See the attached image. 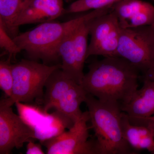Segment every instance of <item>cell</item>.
Masks as SVG:
<instances>
[{"mask_svg":"<svg viewBox=\"0 0 154 154\" xmlns=\"http://www.w3.org/2000/svg\"><path fill=\"white\" fill-rule=\"evenodd\" d=\"M12 106L0 102V154H9L14 148L37 138L36 131L19 116Z\"/></svg>","mask_w":154,"mask_h":154,"instance_id":"cell-9","label":"cell"},{"mask_svg":"<svg viewBox=\"0 0 154 154\" xmlns=\"http://www.w3.org/2000/svg\"><path fill=\"white\" fill-rule=\"evenodd\" d=\"M152 27V28L154 29V23L152 25H151Z\"/></svg>","mask_w":154,"mask_h":154,"instance_id":"cell-22","label":"cell"},{"mask_svg":"<svg viewBox=\"0 0 154 154\" xmlns=\"http://www.w3.org/2000/svg\"><path fill=\"white\" fill-rule=\"evenodd\" d=\"M10 57L6 60L0 61V88L5 94L6 98H10L13 93L14 86L12 64Z\"/></svg>","mask_w":154,"mask_h":154,"instance_id":"cell-18","label":"cell"},{"mask_svg":"<svg viewBox=\"0 0 154 154\" xmlns=\"http://www.w3.org/2000/svg\"><path fill=\"white\" fill-rule=\"evenodd\" d=\"M122 0H77L66 9L65 14H75L110 7ZM154 2V0H151Z\"/></svg>","mask_w":154,"mask_h":154,"instance_id":"cell-17","label":"cell"},{"mask_svg":"<svg viewBox=\"0 0 154 154\" xmlns=\"http://www.w3.org/2000/svg\"><path fill=\"white\" fill-rule=\"evenodd\" d=\"M61 68V64L48 66L32 60H22L12 64L13 93L11 97L3 100L10 106L17 102L30 103L35 99L42 102L43 89L48 78L54 71Z\"/></svg>","mask_w":154,"mask_h":154,"instance_id":"cell-4","label":"cell"},{"mask_svg":"<svg viewBox=\"0 0 154 154\" xmlns=\"http://www.w3.org/2000/svg\"><path fill=\"white\" fill-rule=\"evenodd\" d=\"M111 10L110 6L91 11L66 22L52 21L41 23L31 30L18 34L14 40L32 60H42L44 62L56 60L60 57L58 53L59 46L69 34L83 23Z\"/></svg>","mask_w":154,"mask_h":154,"instance_id":"cell-2","label":"cell"},{"mask_svg":"<svg viewBox=\"0 0 154 154\" xmlns=\"http://www.w3.org/2000/svg\"><path fill=\"white\" fill-rule=\"evenodd\" d=\"M65 11L63 0H32L17 17L15 27L19 30L21 25L54 21Z\"/></svg>","mask_w":154,"mask_h":154,"instance_id":"cell-12","label":"cell"},{"mask_svg":"<svg viewBox=\"0 0 154 154\" xmlns=\"http://www.w3.org/2000/svg\"><path fill=\"white\" fill-rule=\"evenodd\" d=\"M87 94L82 86L76 83L54 108L63 117L67 119L74 124L82 114L80 106L83 102H85Z\"/></svg>","mask_w":154,"mask_h":154,"instance_id":"cell-15","label":"cell"},{"mask_svg":"<svg viewBox=\"0 0 154 154\" xmlns=\"http://www.w3.org/2000/svg\"><path fill=\"white\" fill-rule=\"evenodd\" d=\"M89 120L88 111L83 112L69 131L42 141L47 154H96L94 139L88 140Z\"/></svg>","mask_w":154,"mask_h":154,"instance_id":"cell-7","label":"cell"},{"mask_svg":"<svg viewBox=\"0 0 154 154\" xmlns=\"http://www.w3.org/2000/svg\"><path fill=\"white\" fill-rule=\"evenodd\" d=\"M142 77L143 79H148L154 81V65L152 67L143 73Z\"/></svg>","mask_w":154,"mask_h":154,"instance_id":"cell-21","label":"cell"},{"mask_svg":"<svg viewBox=\"0 0 154 154\" xmlns=\"http://www.w3.org/2000/svg\"><path fill=\"white\" fill-rule=\"evenodd\" d=\"M32 0H0V22L14 38L19 34L15 23L20 13Z\"/></svg>","mask_w":154,"mask_h":154,"instance_id":"cell-16","label":"cell"},{"mask_svg":"<svg viewBox=\"0 0 154 154\" xmlns=\"http://www.w3.org/2000/svg\"><path fill=\"white\" fill-rule=\"evenodd\" d=\"M0 46L10 54V58L22 51L14 41V38L9 35L1 22H0Z\"/></svg>","mask_w":154,"mask_h":154,"instance_id":"cell-19","label":"cell"},{"mask_svg":"<svg viewBox=\"0 0 154 154\" xmlns=\"http://www.w3.org/2000/svg\"><path fill=\"white\" fill-rule=\"evenodd\" d=\"M93 19L83 23L72 31L64 38L58 48L62 60L61 69L67 77L79 85L85 75L83 69L87 59L88 37Z\"/></svg>","mask_w":154,"mask_h":154,"instance_id":"cell-6","label":"cell"},{"mask_svg":"<svg viewBox=\"0 0 154 154\" xmlns=\"http://www.w3.org/2000/svg\"><path fill=\"white\" fill-rule=\"evenodd\" d=\"M117 57L123 58L143 73L154 65V29L151 25L122 28Z\"/></svg>","mask_w":154,"mask_h":154,"instance_id":"cell-5","label":"cell"},{"mask_svg":"<svg viewBox=\"0 0 154 154\" xmlns=\"http://www.w3.org/2000/svg\"><path fill=\"white\" fill-rule=\"evenodd\" d=\"M153 118H154V115L153 116Z\"/></svg>","mask_w":154,"mask_h":154,"instance_id":"cell-23","label":"cell"},{"mask_svg":"<svg viewBox=\"0 0 154 154\" xmlns=\"http://www.w3.org/2000/svg\"><path fill=\"white\" fill-rule=\"evenodd\" d=\"M121 30L118 19L111 10L93 19L90 25L91 38L87 58L93 55L117 57Z\"/></svg>","mask_w":154,"mask_h":154,"instance_id":"cell-8","label":"cell"},{"mask_svg":"<svg viewBox=\"0 0 154 154\" xmlns=\"http://www.w3.org/2000/svg\"><path fill=\"white\" fill-rule=\"evenodd\" d=\"M88 68L81 85L100 101L125 103L137 90L140 71L123 58L104 57Z\"/></svg>","mask_w":154,"mask_h":154,"instance_id":"cell-1","label":"cell"},{"mask_svg":"<svg viewBox=\"0 0 154 154\" xmlns=\"http://www.w3.org/2000/svg\"><path fill=\"white\" fill-rule=\"evenodd\" d=\"M122 28L151 25L154 23V6L143 0H122L111 6Z\"/></svg>","mask_w":154,"mask_h":154,"instance_id":"cell-10","label":"cell"},{"mask_svg":"<svg viewBox=\"0 0 154 154\" xmlns=\"http://www.w3.org/2000/svg\"><path fill=\"white\" fill-rule=\"evenodd\" d=\"M85 102L95 132L96 154L136 153L123 137L120 103L103 102L88 94Z\"/></svg>","mask_w":154,"mask_h":154,"instance_id":"cell-3","label":"cell"},{"mask_svg":"<svg viewBox=\"0 0 154 154\" xmlns=\"http://www.w3.org/2000/svg\"><path fill=\"white\" fill-rule=\"evenodd\" d=\"M76 83L67 77L61 68L54 71L45 84V91L42 101L43 111L47 113L50 109L54 108Z\"/></svg>","mask_w":154,"mask_h":154,"instance_id":"cell-14","label":"cell"},{"mask_svg":"<svg viewBox=\"0 0 154 154\" xmlns=\"http://www.w3.org/2000/svg\"><path fill=\"white\" fill-rule=\"evenodd\" d=\"M121 125L125 139L134 150H147L154 154V119L144 125H134L130 122L128 116L122 111Z\"/></svg>","mask_w":154,"mask_h":154,"instance_id":"cell-13","label":"cell"},{"mask_svg":"<svg viewBox=\"0 0 154 154\" xmlns=\"http://www.w3.org/2000/svg\"><path fill=\"white\" fill-rule=\"evenodd\" d=\"M143 83L128 102L120 104L122 110L134 125L146 124L154 115V81L143 79Z\"/></svg>","mask_w":154,"mask_h":154,"instance_id":"cell-11","label":"cell"},{"mask_svg":"<svg viewBox=\"0 0 154 154\" xmlns=\"http://www.w3.org/2000/svg\"><path fill=\"white\" fill-rule=\"evenodd\" d=\"M26 154H44L41 145L35 143L34 141L28 142L26 146Z\"/></svg>","mask_w":154,"mask_h":154,"instance_id":"cell-20","label":"cell"}]
</instances>
